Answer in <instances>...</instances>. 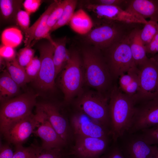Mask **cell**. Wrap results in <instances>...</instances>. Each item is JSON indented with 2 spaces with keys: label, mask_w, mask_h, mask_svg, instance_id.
<instances>
[{
  "label": "cell",
  "mask_w": 158,
  "mask_h": 158,
  "mask_svg": "<svg viewBox=\"0 0 158 158\" xmlns=\"http://www.w3.org/2000/svg\"><path fill=\"white\" fill-rule=\"evenodd\" d=\"M79 50L83 64L85 83L109 98L107 92L110 94L114 86V79L102 51L84 44Z\"/></svg>",
  "instance_id": "1"
},
{
  "label": "cell",
  "mask_w": 158,
  "mask_h": 158,
  "mask_svg": "<svg viewBox=\"0 0 158 158\" xmlns=\"http://www.w3.org/2000/svg\"><path fill=\"white\" fill-rule=\"evenodd\" d=\"M136 104L133 97L123 93L116 85H114L109 102L110 131L114 142L128 131Z\"/></svg>",
  "instance_id": "2"
},
{
  "label": "cell",
  "mask_w": 158,
  "mask_h": 158,
  "mask_svg": "<svg viewBox=\"0 0 158 158\" xmlns=\"http://www.w3.org/2000/svg\"><path fill=\"white\" fill-rule=\"evenodd\" d=\"M98 20L96 26L81 35L82 43L92 46L102 51L127 37L135 28L142 25L104 20Z\"/></svg>",
  "instance_id": "3"
},
{
  "label": "cell",
  "mask_w": 158,
  "mask_h": 158,
  "mask_svg": "<svg viewBox=\"0 0 158 158\" xmlns=\"http://www.w3.org/2000/svg\"><path fill=\"white\" fill-rule=\"evenodd\" d=\"M69 52L60 80L66 103H70L75 96L81 92L85 83L83 64L79 49H73Z\"/></svg>",
  "instance_id": "4"
},
{
  "label": "cell",
  "mask_w": 158,
  "mask_h": 158,
  "mask_svg": "<svg viewBox=\"0 0 158 158\" xmlns=\"http://www.w3.org/2000/svg\"><path fill=\"white\" fill-rule=\"evenodd\" d=\"M109 98L97 91H89L78 96L75 102L78 111L108 127L110 130Z\"/></svg>",
  "instance_id": "5"
},
{
  "label": "cell",
  "mask_w": 158,
  "mask_h": 158,
  "mask_svg": "<svg viewBox=\"0 0 158 158\" xmlns=\"http://www.w3.org/2000/svg\"><path fill=\"white\" fill-rule=\"evenodd\" d=\"M129 35L102 51L114 80L118 78L121 75L137 66L132 56Z\"/></svg>",
  "instance_id": "6"
},
{
  "label": "cell",
  "mask_w": 158,
  "mask_h": 158,
  "mask_svg": "<svg viewBox=\"0 0 158 158\" xmlns=\"http://www.w3.org/2000/svg\"><path fill=\"white\" fill-rule=\"evenodd\" d=\"M37 95L26 93L2 103L0 109V130L12 122L32 114Z\"/></svg>",
  "instance_id": "7"
},
{
  "label": "cell",
  "mask_w": 158,
  "mask_h": 158,
  "mask_svg": "<svg viewBox=\"0 0 158 158\" xmlns=\"http://www.w3.org/2000/svg\"><path fill=\"white\" fill-rule=\"evenodd\" d=\"M54 41H47L39 44L37 49L40 53L41 66L35 80L37 86L43 90H52L54 88L56 77L53 60Z\"/></svg>",
  "instance_id": "8"
},
{
  "label": "cell",
  "mask_w": 158,
  "mask_h": 158,
  "mask_svg": "<svg viewBox=\"0 0 158 158\" xmlns=\"http://www.w3.org/2000/svg\"><path fill=\"white\" fill-rule=\"evenodd\" d=\"M138 67L140 89L136 104L158 98V66L156 62L151 57Z\"/></svg>",
  "instance_id": "9"
},
{
  "label": "cell",
  "mask_w": 158,
  "mask_h": 158,
  "mask_svg": "<svg viewBox=\"0 0 158 158\" xmlns=\"http://www.w3.org/2000/svg\"><path fill=\"white\" fill-rule=\"evenodd\" d=\"M73 137L75 136L111 139L110 129L98 121L78 111L69 121Z\"/></svg>",
  "instance_id": "10"
},
{
  "label": "cell",
  "mask_w": 158,
  "mask_h": 158,
  "mask_svg": "<svg viewBox=\"0 0 158 158\" xmlns=\"http://www.w3.org/2000/svg\"><path fill=\"white\" fill-rule=\"evenodd\" d=\"M82 6L93 13L97 20H104L144 25L147 20L142 17L121 8L114 6L91 4L83 1Z\"/></svg>",
  "instance_id": "11"
},
{
  "label": "cell",
  "mask_w": 158,
  "mask_h": 158,
  "mask_svg": "<svg viewBox=\"0 0 158 158\" xmlns=\"http://www.w3.org/2000/svg\"><path fill=\"white\" fill-rule=\"evenodd\" d=\"M74 145L67 154L78 158H99L109 147L111 139L75 136Z\"/></svg>",
  "instance_id": "12"
},
{
  "label": "cell",
  "mask_w": 158,
  "mask_h": 158,
  "mask_svg": "<svg viewBox=\"0 0 158 158\" xmlns=\"http://www.w3.org/2000/svg\"><path fill=\"white\" fill-rule=\"evenodd\" d=\"M138 104L127 132L130 133L158 125V98Z\"/></svg>",
  "instance_id": "13"
},
{
  "label": "cell",
  "mask_w": 158,
  "mask_h": 158,
  "mask_svg": "<svg viewBox=\"0 0 158 158\" xmlns=\"http://www.w3.org/2000/svg\"><path fill=\"white\" fill-rule=\"evenodd\" d=\"M37 123L35 115L32 113L12 122L0 132L9 144L23 145L33 133Z\"/></svg>",
  "instance_id": "14"
},
{
  "label": "cell",
  "mask_w": 158,
  "mask_h": 158,
  "mask_svg": "<svg viewBox=\"0 0 158 158\" xmlns=\"http://www.w3.org/2000/svg\"><path fill=\"white\" fill-rule=\"evenodd\" d=\"M35 114L38 123L33 133L40 138L42 142L41 147L42 150L63 148L67 144L54 129L41 110L36 108Z\"/></svg>",
  "instance_id": "15"
},
{
  "label": "cell",
  "mask_w": 158,
  "mask_h": 158,
  "mask_svg": "<svg viewBox=\"0 0 158 158\" xmlns=\"http://www.w3.org/2000/svg\"><path fill=\"white\" fill-rule=\"evenodd\" d=\"M116 142L124 158H147L155 145L148 144L138 133H126Z\"/></svg>",
  "instance_id": "16"
},
{
  "label": "cell",
  "mask_w": 158,
  "mask_h": 158,
  "mask_svg": "<svg viewBox=\"0 0 158 158\" xmlns=\"http://www.w3.org/2000/svg\"><path fill=\"white\" fill-rule=\"evenodd\" d=\"M36 107L41 110L47 119L62 139L67 144L73 138L69 121L60 112L55 104L49 102L37 104Z\"/></svg>",
  "instance_id": "17"
},
{
  "label": "cell",
  "mask_w": 158,
  "mask_h": 158,
  "mask_svg": "<svg viewBox=\"0 0 158 158\" xmlns=\"http://www.w3.org/2000/svg\"><path fill=\"white\" fill-rule=\"evenodd\" d=\"M59 1L55 0L52 3L25 33V46H31V43L33 40H37L42 39H46L49 41L52 40L50 35V31L47 25V20L51 13Z\"/></svg>",
  "instance_id": "18"
},
{
  "label": "cell",
  "mask_w": 158,
  "mask_h": 158,
  "mask_svg": "<svg viewBox=\"0 0 158 158\" xmlns=\"http://www.w3.org/2000/svg\"><path fill=\"white\" fill-rule=\"evenodd\" d=\"M125 10L158 22V0H129Z\"/></svg>",
  "instance_id": "19"
},
{
  "label": "cell",
  "mask_w": 158,
  "mask_h": 158,
  "mask_svg": "<svg viewBox=\"0 0 158 158\" xmlns=\"http://www.w3.org/2000/svg\"><path fill=\"white\" fill-rule=\"evenodd\" d=\"M139 70L137 66L129 71L119 78L120 90L124 93L133 97L136 103V100L140 89Z\"/></svg>",
  "instance_id": "20"
},
{
  "label": "cell",
  "mask_w": 158,
  "mask_h": 158,
  "mask_svg": "<svg viewBox=\"0 0 158 158\" xmlns=\"http://www.w3.org/2000/svg\"><path fill=\"white\" fill-rule=\"evenodd\" d=\"M142 25L135 28L130 34L128 39L133 58L136 66L138 67L149 58L146 48L140 36Z\"/></svg>",
  "instance_id": "21"
},
{
  "label": "cell",
  "mask_w": 158,
  "mask_h": 158,
  "mask_svg": "<svg viewBox=\"0 0 158 158\" xmlns=\"http://www.w3.org/2000/svg\"><path fill=\"white\" fill-rule=\"evenodd\" d=\"M69 24L73 31L81 35L87 34L94 26L91 18L82 8L75 12Z\"/></svg>",
  "instance_id": "22"
},
{
  "label": "cell",
  "mask_w": 158,
  "mask_h": 158,
  "mask_svg": "<svg viewBox=\"0 0 158 158\" xmlns=\"http://www.w3.org/2000/svg\"><path fill=\"white\" fill-rule=\"evenodd\" d=\"M19 87L11 77L7 70H4L0 77V98L1 103L17 95Z\"/></svg>",
  "instance_id": "23"
},
{
  "label": "cell",
  "mask_w": 158,
  "mask_h": 158,
  "mask_svg": "<svg viewBox=\"0 0 158 158\" xmlns=\"http://www.w3.org/2000/svg\"><path fill=\"white\" fill-rule=\"evenodd\" d=\"M54 41V50L53 60L56 76L63 69L69 55V51L66 48L67 39L66 37Z\"/></svg>",
  "instance_id": "24"
},
{
  "label": "cell",
  "mask_w": 158,
  "mask_h": 158,
  "mask_svg": "<svg viewBox=\"0 0 158 158\" xmlns=\"http://www.w3.org/2000/svg\"><path fill=\"white\" fill-rule=\"evenodd\" d=\"M7 70L12 78L19 86L30 82L25 68L21 66L16 58L10 61H6Z\"/></svg>",
  "instance_id": "25"
},
{
  "label": "cell",
  "mask_w": 158,
  "mask_h": 158,
  "mask_svg": "<svg viewBox=\"0 0 158 158\" xmlns=\"http://www.w3.org/2000/svg\"><path fill=\"white\" fill-rule=\"evenodd\" d=\"M23 35L21 31L16 27L5 29L2 32L1 40L2 44L14 48L21 43Z\"/></svg>",
  "instance_id": "26"
},
{
  "label": "cell",
  "mask_w": 158,
  "mask_h": 158,
  "mask_svg": "<svg viewBox=\"0 0 158 158\" xmlns=\"http://www.w3.org/2000/svg\"><path fill=\"white\" fill-rule=\"evenodd\" d=\"M78 2L76 0H67V4L61 17L52 28L50 32L69 24L75 13Z\"/></svg>",
  "instance_id": "27"
},
{
  "label": "cell",
  "mask_w": 158,
  "mask_h": 158,
  "mask_svg": "<svg viewBox=\"0 0 158 158\" xmlns=\"http://www.w3.org/2000/svg\"><path fill=\"white\" fill-rule=\"evenodd\" d=\"M158 30V23L150 20L144 25L141 29L140 36L145 46L151 41Z\"/></svg>",
  "instance_id": "28"
},
{
  "label": "cell",
  "mask_w": 158,
  "mask_h": 158,
  "mask_svg": "<svg viewBox=\"0 0 158 158\" xmlns=\"http://www.w3.org/2000/svg\"><path fill=\"white\" fill-rule=\"evenodd\" d=\"M15 146V151L13 158H35L41 151V147L32 145L28 147H24L23 145Z\"/></svg>",
  "instance_id": "29"
},
{
  "label": "cell",
  "mask_w": 158,
  "mask_h": 158,
  "mask_svg": "<svg viewBox=\"0 0 158 158\" xmlns=\"http://www.w3.org/2000/svg\"><path fill=\"white\" fill-rule=\"evenodd\" d=\"M67 0L60 1L54 9L52 11L48 19L47 26L50 31L61 17L66 6Z\"/></svg>",
  "instance_id": "30"
},
{
  "label": "cell",
  "mask_w": 158,
  "mask_h": 158,
  "mask_svg": "<svg viewBox=\"0 0 158 158\" xmlns=\"http://www.w3.org/2000/svg\"><path fill=\"white\" fill-rule=\"evenodd\" d=\"M137 133L148 144L150 145H158V125Z\"/></svg>",
  "instance_id": "31"
},
{
  "label": "cell",
  "mask_w": 158,
  "mask_h": 158,
  "mask_svg": "<svg viewBox=\"0 0 158 158\" xmlns=\"http://www.w3.org/2000/svg\"><path fill=\"white\" fill-rule=\"evenodd\" d=\"M19 1L10 0H0L1 13L4 18L7 19L13 16L16 10L17 6L20 4L18 3Z\"/></svg>",
  "instance_id": "32"
},
{
  "label": "cell",
  "mask_w": 158,
  "mask_h": 158,
  "mask_svg": "<svg viewBox=\"0 0 158 158\" xmlns=\"http://www.w3.org/2000/svg\"><path fill=\"white\" fill-rule=\"evenodd\" d=\"M41 66L40 58L37 56L34 57L25 67L27 75L31 81H35L39 75Z\"/></svg>",
  "instance_id": "33"
},
{
  "label": "cell",
  "mask_w": 158,
  "mask_h": 158,
  "mask_svg": "<svg viewBox=\"0 0 158 158\" xmlns=\"http://www.w3.org/2000/svg\"><path fill=\"white\" fill-rule=\"evenodd\" d=\"M35 51L30 46H26L18 52L17 60L19 64L25 67L34 57Z\"/></svg>",
  "instance_id": "34"
},
{
  "label": "cell",
  "mask_w": 158,
  "mask_h": 158,
  "mask_svg": "<svg viewBox=\"0 0 158 158\" xmlns=\"http://www.w3.org/2000/svg\"><path fill=\"white\" fill-rule=\"evenodd\" d=\"M30 15L25 10L20 9L16 14L17 23L25 33L30 28Z\"/></svg>",
  "instance_id": "35"
},
{
  "label": "cell",
  "mask_w": 158,
  "mask_h": 158,
  "mask_svg": "<svg viewBox=\"0 0 158 158\" xmlns=\"http://www.w3.org/2000/svg\"><path fill=\"white\" fill-rule=\"evenodd\" d=\"M63 148H57L50 150H42L35 158H63L66 153Z\"/></svg>",
  "instance_id": "36"
},
{
  "label": "cell",
  "mask_w": 158,
  "mask_h": 158,
  "mask_svg": "<svg viewBox=\"0 0 158 158\" xmlns=\"http://www.w3.org/2000/svg\"><path fill=\"white\" fill-rule=\"evenodd\" d=\"M89 3L100 5L114 6L125 10L129 0H87Z\"/></svg>",
  "instance_id": "37"
},
{
  "label": "cell",
  "mask_w": 158,
  "mask_h": 158,
  "mask_svg": "<svg viewBox=\"0 0 158 158\" xmlns=\"http://www.w3.org/2000/svg\"><path fill=\"white\" fill-rule=\"evenodd\" d=\"M99 158H124L117 142L109 147Z\"/></svg>",
  "instance_id": "38"
},
{
  "label": "cell",
  "mask_w": 158,
  "mask_h": 158,
  "mask_svg": "<svg viewBox=\"0 0 158 158\" xmlns=\"http://www.w3.org/2000/svg\"><path fill=\"white\" fill-rule=\"evenodd\" d=\"M1 58L6 61H11L16 58V52L14 48L2 45L0 47Z\"/></svg>",
  "instance_id": "39"
},
{
  "label": "cell",
  "mask_w": 158,
  "mask_h": 158,
  "mask_svg": "<svg viewBox=\"0 0 158 158\" xmlns=\"http://www.w3.org/2000/svg\"><path fill=\"white\" fill-rule=\"evenodd\" d=\"M42 2L40 0H26L23 3V5L25 11L30 14L38 9Z\"/></svg>",
  "instance_id": "40"
},
{
  "label": "cell",
  "mask_w": 158,
  "mask_h": 158,
  "mask_svg": "<svg viewBox=\"0 0 158 158\" xmlns=\"http://www.w3.org/2000/svg\"><path fill=\"white\" fill-rule=\"evenodd\" d=\"M145 46L147 54L152 56L158 53V30L151 41Z\"/></svg>",
  "instance_id": "41"
},
{
  "label": "cell",
  "mask_w": 158,
  "mask_h": 158,
  "mask_svg": "<svg viewBox=\"0 0 158 158\" xmlns=\"http://www.w3.org/2000/svg\"><path fill=\"white\" fill-rule=\"evenodd\" d=\"M14 152L8 144L0 143V158H13Z\"/></svg>",
  "instance_id": "42"
},
{
  "label": "cell",
  "mask_w": 158,
  "mask_h": 158,
  "mask_svg": "<svg viewBox=\"0 0 158 158\" xmlns=\"http://www.w3.org/2000/svg\"><path fill=\"white\" fill-rule=\"evenodd\" d=\"M147 158H158V146L155 145V147Z\"/></svg>",
  "instance_id": "43"
},
{
  "label": "cell",
  "mask_w": 158,
  "mask_h": 158,
  "mask_svg": "<svg viewBox=\"0 0 158 158\" xmlns=\"http://www.w3.org/2000/svg\"><path fill=\"white\" fill-rule=\"evenodd\" d=\"M63 158H78L77 157L73 155L69 154L67 153H66L64 155Z\"/></svg>",
  "instance_id": "44"
},
{
  "label": "cell",
  "mask_w": 158,
  "mask_h": 158,
  "mask_svg": "<svg viewBox=\"0 0 158 158\" xmlns=\"http://www.w3.org/2000/svg\"><path fill=\"white\" fill-rule=\"evenodd\" d=\"M158 66V53L152 57Z\"/></svg>",
  "instance_id": "45"
}]
</instances>
